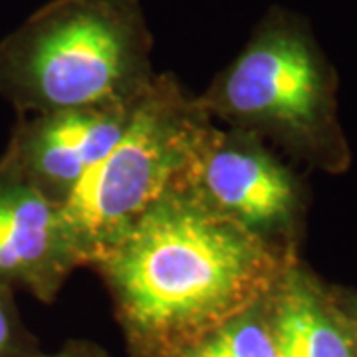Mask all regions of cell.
<instances>
[{"instance_id": "1", "label": "cell", "mask_w": 357, "mask_h": 357, "mask_svg": "<svg viewBox=\"0 0 357 357\" xmlns=\"http://www.w3.org/2000/svg\"><path fill=\"white\" fill-rule=\"evenodd\" d=\"M294 250L175 183L93 264L129 357H173L274 290Z\"/></svg>"}, {"instance_id": "2", "label": "cell", "mask_w": 357, "mask_h": 357, "mask_svg": "<svg viewBox=\"0 0 357 357\" xmlns=\"http://www.w3.org/2000/svg\"><path fill=\"white\" fill-rule=\"evenodd\" d=\"M151 54L139 0H50L0 40V98L18 115L135 103Z\"/></svg>"}, {"instance_id": "3", "label": "cell", "mask_w": 357, "mask_h": 357, "mask_svg": "<svg viewBox=\"0 0 357 357\" xmlns=\"http://www.w3.org/2000/svg\"><path fill=\"white\" fill-rule=\"evenodd\" d=\"M211 123L199 96L177 76H155L114 149L60 208L84 266H91L177 183Z\"/></svg>"}, {"instance_id": "4", "label": "cell", "mask_w": 357, "mask_h": 357, "mask_svg": "<svg viewBox=\"0 0 357 357\" xmlns=\"http://www.w3.org/2000/svg\"><path fill=\"white\" fill-rule=\"evenodd\" d=\"M197 96L218 126L274 135L306 153L333 145L330 66L307 26L280 8Z\"/></svg>"}, {"instance_id": "5", "label": "cell", "mask_w": 357, "mask_h": 357, "mask_svg": "<svg viewBox=\"0 0 357 357\" xmlns=\"http://www.w3.org/2000/svg\"><path fill=\"white\" fill-rule=\"evenodd\" d=\"M177 183L248 232L294 250L300 187L260 137L213 121Z\"/></svg>"}, {"instance_id": "6", "label": "cell", "mask_w": 357, "mask_h": 357, "mask_svg": "<svg viewBox=\"0 0 357 357\" xmlns=\"http://www.w3.org/2000/svg\"><path fill=\"white\" fill-rule=\"evenodd\" d=\"M137 103L18 115L0 165L62 208L89 171L114 149Z\"/></svg>"}, {"instance_id": "7", "label": "cell", "mask_w": 357, "mask_h": 357, "mask_svg": "<svg viewBox=\"0 0 357 357\" xmlns=\"http://www.w3.org/2000/svg\"><path fill=\"white\" fill-rule=\"evenodd\" d=\"M77 268L62 211L0 165V282L54 304Z\"/></svg>"}, {"instance_id": "8", "label": "cell", "mask_w": 357, "mask_h": 357, "mask_svg": "<svg viewBox=\"0 0 357 357\" xmlns=\"http://www.w3.org/2000/svg\"><path fill=\"white\" fill-rule=\"evenodd\" d=\"M278 357H357V335L335 296L292 262L268 296Z\"/></svg>"}, {"instance_id": "9", "label": "cell", "mask_w": 357, "mask_h": 357, "mask_svg": "<svg viewBox=\"0 0 357 357\" xmlns=\"http://www.w3.org/2000/svg\"><path fill=\"white\" fill-rule=\"evenodd\" d=\"M268 296L173 357H278L268 318Z\"/></svg>"}, {"instance_id": "10", "label": "cell", "mask_w": 357, "mask_h": 357, "mask_svg": "<svg viewBox=\"0 0 357 357\" xmlns=\"http://www.w3.org/2000/svg\"><path fill=\"white\" fill-rule=\"evenodd\" d=\"M40 340L26 326L16 292L0 282V357H40Z\"/></svg>"}, {"instance_id": "11", "label": "cell", "mask_w": 357, "mask_h": 357, "mask_svg": "<svg viewBox=\"0 0 357 357\" xmlns=\"http://www.w3.org/2000/svg\"><path fill=\"white\" fill-rule=\"evenodd\" d=\"M40 357H109V354L91 340H68L56 351H44Z\"/></svg>"}, {"instance_id": "12", "label": "cell", "mask_w": 357, "mask_h": 357, "mask_svg": "<svg viewBox=\"0 0 357 357\" xmlns=\"http://www.w3.org/2000/svg\"><path fill=\"white\" fill-rule=\"evenodd\" d=\"M335 300H337V304H340V307H342V312L345 314V318H347V321L351 324V328H354V332H356L357 335V298H337L335 296Z\"/></svg>"}]
</instances>
